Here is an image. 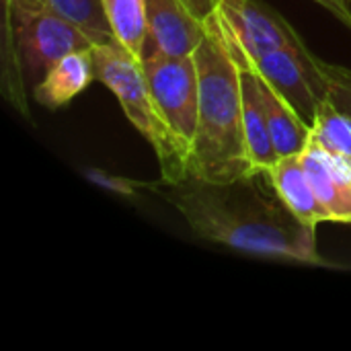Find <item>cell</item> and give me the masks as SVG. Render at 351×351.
I'll return each mask as SVG.
<instances>
[{
	"mask_svg": "<svg viewBox=\"0 0 351 351\" xmlns=\"http://www.w3.org/2000/svg\"><path fill=\"white\" fill-rule=\"evenodd\" d=\"M259 177L210 183L189 175L165 185V197L204 241L255 257L333 267L317 249V228L300 222L278 195L267 197Z\"/></svg>",
	"mask_w": 351,
	"mask_h": 351,
	"instance_id": "1",
	"label": "cell"
},
{
	"mask_svg": "<svg viewBox=\"0 0 351 351\" xmlns=\"http://www.w3.org/2000/svg\"><path fill=\"white\" fill-rule=\"evenodd\" d=\"M199 74V115L191 146V175L210 183L253 177L241 93V70L218 12L206 19V37L193 51Z\"/></svg>",
	"mask_w": 351,
	"mask_h": 351,
	"instance_id": "2",
	"label": "cell"
},
{
	"mask_svg": "<svg viewBox=\"0 0 351 351\" xmlns=\"http://www.w3.org/2000/svg\"><path fill=\"white\" fill-rule=\"evenodd\" d=\"M95 80L103 82L119 101L132 125L150 142L160 162L162 183L175 185L191 175V152L177 140L162 119L148 88L140 60L119 41L90 47Z\"/></svg>",
	"mask_w": 351,
	"mask_h": 351,
	"instance_id": "3",
	"label": "cell"
},
{
	"mask_svg": "<svg viewBox=\"0 0 351 351\" xmlns=\"http://www.w3.org/2000/svg\"><path fill=\"white\" fill-rule=\"evenodd\" d=\"M4 23L14 37L25 84L35 86L60 58L95 45L45 0H4Z\"/></svg>",
	"mask_w": 351,
	"mask_h": 351,
	"instance_id": "4",
	"label": "cell"
},
{
	"mask_svg": "<svg viewBox=\"0 0 351 351\" xmlns=\"http://www.w3.org/2000/svg\"><path fill=\"white\" fill-rule=\"evenodd\" d=\"M140 64L162 119L177 140L191 152L199 115V74L195 53L146 56Z\"/></svg>",
	"mask_w": 351,
	"mask_h": 351,
	"instance_id": "5",
	"label": "cell"
},
{
	"mask_svg": "<svg viewBox=\"0 0 351 351\" xmlns=\"http://www.w3.org/2000/svg\"><path fill=\"white\" fill-rule=\"evenodd\" d=\"M247 56L253 68L308 125H313L319 107L329 99V84L321 70V58H317L306 45L282 47L263 56Z\"/></svg>",
	"mask_w": 351,
	"mask_h": 351,
	"instance_id": "6",
	"label": "cell"
},
{
	"mask_svg": "<svg viewBox=\"0 0 351 351\" xmlns=\"http://www.w3.org/2000/svg\"><path fill=\"white\" fill-rule=\"evenodd\" d=\"M216 10L251 56L304 45L298 31L276 8L261 0H220Z\"/></svg>",
	"mask_w": 351,
	"mask_h": 351,
	"instance_id": "7",
	"label": "cell"
},
{
	"mask_svg": "<svg viewBox=\"0 0 351 351\" xmlns=\"http://www.w3.org/2000/svg\"><path fill=\"white\" fill-rule=\"evenodd\" d=\"M148 37L146 56H187L206 37V23L199 21L183 0H146Z\"/></svg>",
	"mask_w": 351,
	"mask_h": 351,
	"instance_id": "8",
	"label": "cell"
},
{
	"mask_svg": "<svg viewBox=\"0 0 351 351\" xmlns=\"http://www.w3.org/2000/svg\"><path fill=\"white\" fill-rule=\"evenodd\" d=\"M306 175L331 222L351 224V160L308 140L300 152Z\"/></svg>",
	"mask_w": 351,
	"mask_h": 351,
	"instance_id": "9",
	"label": "cell"
},
{
	"mask_svg": "<svg viewBox=\"0 0 351 351\" xmlns=\"http://www.w3.org/2000/svg\"><path fill=\"white\" fill-rule=\"evenodd\" d=\"M274 193L282 199V204L304 224L319 226L323 222H331L327 210L323 208L308 175L302 165L300 154L282 156L274 162V167L265 175Z\"/></svg>",
	"mask_w": 351,
	"mask_h": 351,
	"instance_id": "10",
	"label": "cell"
},
{
	"mask_svg": "<svg viewBox=\"0 0 351 351\" xmlns=\"http://www.w3.org/2000/svg\"><path fill=\"white\" fill-rule=\"evenodd\" d=\"M93 80L95 68L90 49L72 51L60 58L33 86V99L45 109H60L80 95Z\"/></svg>",
	"mask_w": 351,
	"mask_h": 351,
	"instance_id": "11",
	"label": "cell"
},
{
	"mask_svg": "<svg viewBox=\"0 0 351 351\" xmlns=\"http://www.w3.org/2000/svg\"><path fill=\"white\" fill-rule=\"evenodd\" d=\"M103 4L115 39L142 60L148 37L146 0H103Z\"/></svg>",
	"mask_w": 351,
	"mask_h": 351,
	"instance_id": "12",
	"label": "cell"
},
{
	"mask_svg": "<svg viewBox=\"0 0 351 351\" xmlns=\"http://www.w3.org/2000/svg\"><path fill=\"white\" fill-rule=\"evenodd\" d=\"M56 12L84 31L95 43L117 41L107 21L103 0H45Z\"/></svg>",
	"mask_w": 351,
	"mask_h": 351,
	"instance_id": "13",
	"label": "cell"
},
{
	"mask_svg": "<svg viewBox=\"0 0 351 351\" xmlns=\"http://www.w3.org/2000/svg\"><path fill=\"white\" fill-rule=\"evenodd\" d=\"M311 140L321 144L325 150L351 160V117L327 99L319 107L311 125Z\"/></svg>",
	"mask_w": 351,
	"mask_h": 351,
	"instance_id": "14",
	"label": "cell"
},
{
	"mask_svg": "<svg viewBox=\"0 0 351 351\" xmlns=\"http://www.w3.org/2000/svg\"><path fill=\"white\" fill-rule=\"evenodd\" d=\"M86 179L93 181L95 185L115 193V195H121V197H136L138 193L142 191H154L156 187H165L162 179L158 183H152V181H138V179H130V177H121V175H113L109 171H103V169H86L84 171Z\"/></svg>",
	"mask_w": 351,
	"mask_h": 351,
	"instance_id": "15",
	"label": "cell"
},
{
	"mask_svg": "<svg viewBox=\"0 0 351 351\" xmlns=\"http://www.w3.org/2000/svg\"><path fill=\"white\" fill-rule=\"evenodd\" d=\"M321 70L329 84V99L339 111L351 117V68L321 60Z\"/></svg>",
	"mask_w": 351,
	"mask_h": 351,
	"instance_id": "16",
	"label": "cell"
},
{
	"mask_svg": "<svg viewBox=\"0 0 351 351\" xmlns=\"http://www.w3.org/2000/svg\"><path fill=\"white\" fill-rule=\"evenodd\" d=\"M317 4H321L325 10H329L348 31L351 33V8L350 2L346 0H315Z\"/></svg>",
	"mask_w": 351,
	"mask_h": 351,
	"instance_id": "17",
	"label": "cell"
},
{
	"mask_svg": "<svg viewBox=\"0 0 351 351\" xmlns=\"http://www.w3.org/2000/svg\"><path fill=\"white\" fill-rule=\"evenodd\" d=\"M183 2H185V6H187L199 21L206 23V19L212 16V14L216 12L220 0H183Z\"/></svg>",
	"mask_w": 351,
	"mask_h": 351,
	"instance_id": "18",
	"label": "cell"
},
{
	"mask_svg": "<svg viewBox=\"0 0 351 351\" xmlns=\"http://www.w3.org/2000/svg\"><path fill=\"white\" fill-rule=\"evenodd\" d=\"M346 2H350V4H351V0H346Z\"/></svg>",
	"mask_w": 351,
	"mask_h": 351,
	"instance_id": "19",
	"label": "cell"
}]
</instances>
